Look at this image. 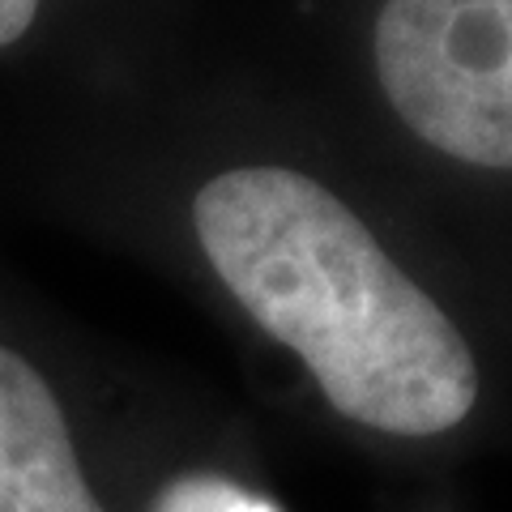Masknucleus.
I'll return each instance as SVG.
<instances>
[{
  "mask_svg": "<svg viewBox=\"0 0 512 512\" xmlns=\"http://www.w3.org/2000/svg\"><path fill=\"white\" fill-rule=\"evenodd\" d=\"M192 235L346 423L393 440L470 423L483 397L470 338L329 184L282 163L227 167L192 197Z\"/></svg>",
  "mask_w": 512,
  "mask_h": 512,
  "instance_id": "f257e3e1",
  "label": "nucleus"
},
{
  "mask_svg": "<svg viewBox=\"0 0 512 512\" xmlns=\"http://www.w3.org/2000/svg\"><path fill=\"white\" fill-rule=\"evenodd\" d=\"M372 60L419 141L453 163L512 171V0H384Z\"/></svg>",
  "mask_w": 512,
  "mask_h": 512,
  "instance_id": "f03ea898",
  "label": "nucleus"
},
{
  "mask_svg": "<svg viewBox=\"0 0 512 512\" xmlns=\"http://www.w3.org/2000/svg\"><path fill=\"white\" fill-rule=\"evenodd\" d=\"M0 512H107L56 389L0 346Z\"/></svg>",
  "mask_w": 512,
  "mask_h": 512,
  "instance_id": "7ed1b4c3",
  "label": "nucleus"
},
{
  "mask_svg": "<svg viewBox=\"0 0 512 512\" xmlns=\"http://www.w3.org/2000/svg\"><path fill=\"white\" fill-rule=\"evenodd\" d=\"M146 512H282L269 495L214 470H188L158 487Z\"/></svg>",
  "mask_w": 512,
  "mask_h": 512,
  "instance_id": "20e7f679",
  "label": "nucleus"
},
{
  "mask_svg": "<svg viewBox=\"0 0 512 512\" xmlns=\"http://www.w3.org/2000/svg\"><path fill=\"white\" fill-rule=\"evenodd\" d=\"M39 18V0H0V47L18 43Z\"/></svg>",
  "mask_w": 512,
  "mask_h": 512,
  "instance_id": "39448f33",
  "label": "nucleus"
}]
</instances>
